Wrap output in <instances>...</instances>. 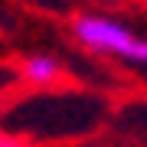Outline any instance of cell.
<instances>
[{
	"instance_id": "cell-1",
	"label": "cell",
	"mask_w": 147,
	"mask_h": 147,
	"mask_svg": "<svg viewBox=\"0 0 147 147\" xmlns=\"http://www.w3.org/2000/svg\"><path fill=\"white\" fill-rule=\"evenodd\" d=\"M72 36L92 53H105L134 65H147V36H137L134 30H127L124 23L111 20V16H98V13L75 16Z\"/></svg>"
},
{
	"instance_id": "cell-3",
	"label": "cell",
	"mask_w": 147,
	"mask_h": 147,
	"mask_svg": "<svg viewBox=\"0 0 147 147\" xmlns=\"http://www.w3.org/2000/svg\"><path fill=\"white\" fill-rule=\"evenodd\" d=\"M0 147H39L36 141H26V137L13 134V131H0Z\"/></svg>"
},
{
	"instance_id": "cell-2",
	"label": "cell",
	"mask_w": 147,
	"mask_h": 147,
	"mask_svg": "<svg viewBox=\"0 0 147 147\" xmlns=\"http://www.w3.org/2000/svg\"><path fill=\"white\" fill-rule=\"evenodd\" d=\"M59 79H62V62L53 53H30L20 59V82L26 88H56Z\"/></svg>"
},
{
	"instance_id": "cell-4",
	"label": "cell",
	"mask_w": 147,
	"mask_h": 147,
	"mask_svg": "<svg viewBox=\"0 0 147 147\" xmlns=\"http://www.w3.org/2000/svg\"><path fill=\"white\" fill-rule=\"evenodd\" d=\"M141 3H144V7H147V0H141Z\"/></svg>"
}]
</instances>
